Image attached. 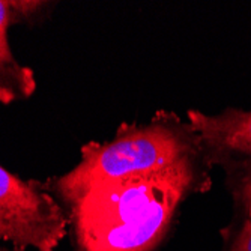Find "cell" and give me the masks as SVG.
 Here are the masks:
<instances>
[{
	"mask_svg": "<svg viewBox=\"0 0 251 251\" xmlns=\"http://www.w3.org/2000/svg\"><path fill=\"white\" fill-rule=\"evenodd\" d=\"M212 188L211 180L149 176L108 182L62 200L74 251H158L184 203Z\"/></svg>",
	"mask_w": 251,
	"mask_h": 251,
	"instance_id": "6da1fadb",
	"label": "cell"
},
{
	"mask_svg": "<svg viewBox=\"0 0 251 251\" xmlns=\"http://www.w3.org/2000/svg\"><path fill=\"white\" fill-rule=\"evenodd\" d=\"M70 172L45 180L60 203L86 188L149 176H187L212 182L199 135L175 111L158 110L146 124L124 122L105 142H89Z\"/></svg>",
	"mask_w": 251,
	"mask_h": 251,
	"instance_id": "7a4b0ae2",
	"label": "cell"
},
{
	"mask_svg": "<svg viewBox=\"0 0 251 251\" xmlns=\"http://www.w3.org/2000/svg\"><path fill=\"white\" fill-rule=\"evenodd\" d=\"M56 5L45 0H0V104L26 101L38 87L33 70L21 65L12 53L9 29L41 25L50 18Z\"/></svg>",
	"mask_w": 251,
	"mask_h": 251,
	"instance_id": "5b68a950",
	"label": "cell"
},
{
	"mask_svg": "<svg viewBox=\"0 0 251 251\" xmlns=\"http://www.w3.org/2000/svg\"><path fill=\"white\" fill-rule=\"evenodd\" d=\"M0 251H21L18 248H14L11 245H5V244H0ZM41 251H56V250H41Z\"/></svg>",
	"mask_w": 251,
	"mask_h": 251,
	"instance_id": "52a82bcc",
	"label": "cell"
},
{
	"mask_svg": "<svg viewBox=\"0 0 251 251\" xmlns=\"http://www.w3.org/2000/svg\"><path fill=\"white\" fill-rule=\"evenodd\" d=\"M187 121L199 135L212 167L224 175L232 201L251 194V110L227 107L220 113L188 110Z\"/></svg>",
	"mask_w": 251,
	"mask_h": 251,
	"instance_id": "277c9868",
	"label": "cell"
},
{
	"mask_svg": "<svg viewBox=\"0 0 251 251\" xmlns=\"http://www.w3.org/2000/svg\"><path fill=\"white\" fill-rule=\"evenodd\" d=\"M66 235V215L45 182L23 179L0 164V244L56 250Z\"/></svg>",
	"mask_w": 251,
	"mask_h": 251,
	"instance_id": "3957f363",
	"label": "cell"
},
{
	"mask_svg": "<svg viewBox=\"0 0 251 251\" xmlns=\"http://www.w3.org/2000/svg\"><path fill=\"white\" fill-rule=\"evenodd\" d=\"M220 251H251V194L233 200L230 221L220 230Z\"/></svg>",
	"mask_w": 251,
	"mask_h": 251,
	"instance_id": "8992f818",
	"label": "cell"
}]
</instances>
